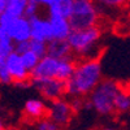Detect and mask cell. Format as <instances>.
Returning a JSON list of instances; mask_svg holds the SVG:
<instances>
[{
  "label": "cell",
  "instance_id": "44dd1931",
  "mask_svg": "<svg viewBox=\"0 0 130 130\" xmlns=\"http://www.w3.org/2000/svg\"><path fill=\"white\" fill-rule=\"evenodd\" d=\"M0 83L2 85H10L12 83V78H10V74L7 67V61L5 57L0 59Z\"/></svg>",
  "mask_w": 130,
  "mask_h": 130
},
{
  "label": "cell",
  "instance_id": "7c38bea8",
  "mask_svg": "<svg viewBox=\"0 0 130 130\" xmlns=\"http://www.w3.org/2000/svg\"><path fill=\"white\" fill-rule=\"evenodd\" d=\"M24 112L27 117L32 118V120H40L44 116H47L48 112V107L46 105L44 100L43 99H38V98H32V99H29L25 103L24 107Z\"/></svg>",
  "mask_w": 130,
  "mask_h": 130
},
{
  "label": "cell",
  "instance_id": "8fae6325",
  "mask_svg": "<svg viewBox=\"0 0 130 130\" xmlns=\"http://www.w3.org/2000/svg\"><path fill=\"white\" fill-rule=\"evenodd\" d=\"M50 24H51V31H52V40H67L69 37L72 26L69 24V20L65 17L59 16H48Z\"/></svg>",
  "mask_w": 130,
  "mask_h": 130
},
{
  "label": "cell",
  "instance_id": "6da1fadb",
  "mask_svg": "<svg viewBox=\"0 0 130 130\" xmlns=\"http://www.w3.org/2000/svg\"><path fill=\"white\" fill-rule=\"evenodd\" d=\"M103 68L99 57L77 60L74 70L65 81V95L83 99L103 79Z\"/></svg>",
  "mask_w": 130,
  "mask_h": 130
},
{
  "label": "cell",
  "instance_id": "52a82bcc",
  "mask_svg": "<svg viewBox=\"0 0 130 130\" xmlns=\"http://www.w3.org/2000/svg\"><path fill=\"white\" fill-rule=\"evenodd\" d=\"M30 85L34 87L43 99L56 100L65 95V82L56 78H30Z\"/></svg>",
  "mask_w": 130,
  "mask_h": 130
},
{
  "label": "cell",
  "instance_id": "d6986e66",
  "mask_svg": "<svg viewBox=\"0 0 130 130\" xmlns=\"http://www.w3.org/2000/svg\"><path fill=\"white\" fill-rule=\"evenodd\" d=\"M98 7L100 8V10H115L120 9L125 4H127L130 0H95Z\"/></svg>",
  "mask_w": 130,
  "mask_h": 130
},
{
  "label": "cell",
  "instance_id": "ac0fdd59",
  "mask_svg": "<svg viewBox=\"0 0 130 130\" xmlns=\"http://www.w3.org/2000/svg\"><path fill=\"white\" fill-rule=\"evenodd\" d=\"M20 55H21V59H22V61H24V64H25V67H26L27 70L31 73L32 69H34V68L37 67V64L39 62L40 57L37 55V53H34L32 51H30L29 48H27L26 51H24L22 53H20Z\"/></svg>",
  "mask_w": 130,
  "mask_h": 130
},
{
  "label": "cell",
  "instance_id": "7a4b0ae2",
  "mask_svg": "<svg viewBox=\"0 0 130 130\" xmlns=\"http://www.w3.org/2000/svg\"><path fill=\"white\" fill-rule=\"evenodd\" d=\"M103 30L100 25L85 29H72L67 42L75 60L99 57L102 52Z\"/></svg>",
  "mask_w": 130,
  "mask_h": 130
},
{
  "label": "cell",
  "instance_id": "2e32d148",
  "mask_svg": "<svg viewBox=\"0 0 130 130\" xmlns=\"http://www.w3.org/2000/svg\"><path fill=\"white\" fill-rule=\"evenodd\" d=\"M27 2L29 0H8V5H7V9L4 13L10 17L25 16Z\"/></svg>",
  "mask_w": 130,
  "mask_h": 130
},
{
  "label": "cell",
  "instance_id": "7402d4cb",
  "mask_svg": "<svg viewBox=\"0 0 130 130\" xmlns=\"http://www.w3.org/2000/svg\"><path fill=\"white\" fill-rule=\"evenodd\" d=\"M59 127L60 126H57L50 118H44V117L38 120V124H37V130H59Z\"/></svg>",
  "mask_w": 130,
  "mask_h": 130
},
{
  "label": "cell",
  "instance_id": "5bb4252c",
  "mask_svg": "<svg viewBox=\"0 0 130 130\" xmlns=\"http://www.w3.org/2000/svg\"><path fill=\"white\" fill-rule=\"evenodd\" d=\"M72 5H73V0H56L55 3L47 8V14L68 18L72 12Z\"/></svg>",
  "mask_w": 130,
  "mask_h": 130
},
{
  "label": "cell",
  "instance_id": "cb8c5ba5",
  "mask_svg": "<svg viewBox=\"0 0 130 130\" xmlns=\"http://www.w3.org/2000/svg\"><path fill=\"white\" fill-rule=\"evenodd\" d=\"M34 2L40 7V8H44V9H47L51 4H53L56 2V0H34Z\"/></svg>",
  "mask_w": 130,
  "mask_h": 130
},
{
  "label": "cell",
  "instance_id": "ba28073f",
  "mask_svg": "<svg viewBox=\"0 0 130 130\" xmlns=\"http://www.w3.org/2000/svg\"><path fill=\"white\" fill-rule=\"evenodd\" d=\"M5 61H7L10 78H12V83L20 86V87H25V86L30 85L29 82L31 78V73L25 67L20 53H17L16 51L10 52L5 57Z\"/></svg>",
  "mask_w": 130,
  "mask_h": 130
},
{
  "label": "cell",
  "instance_id": "277c9868",
  "mask_svg": "<svg viewBox=\"0 0 130 130\" xmlns=\"http://www.w3.org/2000/svg\"><path fill=\"white\" fill-rule=\"evenodd\" d=\"M75 62L77 60L73 56L57 59L44 55L40 57L37 67L32 69L31 78H56L65 82L72 75Z\"/></svg>",
  "mask_w": 130,
  "mask_h": 130
},
{
  "label": "cell",
  "instance_id": "d4e9b609",
  "mask_svg": "<svg viewBox=\"0 0 130 130\" xmlns=\"http://www.w3.org/2000/svg\"><path fill=\"white\" fill-rule=\"evenodd\" d=\"M7 5H8V0H0V16L5 12Z\"/></svg>",
  "mask_w": 130,
  "mask_h": 130
},
{
  "label": "cell",
  "instance_id": "3957f363",
  "mask_svg": "<svg viewBox=\"0 0 130 130\" xmlns=\"http://www.w3.org/2000/svg\"><path fill=\"white\" fill-rule=\"evenodd\" d=\"M121 89L118 82L111 78H103L87 96L90 109H94L102 116L112 115L115 112V98Z\"/></svg>",
  "mask_w": 130,
  "mask_h": 130
},
{
  "label": "cell",
  "instance_id": "5b68a950",
  "mask_svg": "<svg viewBox=\"0 0 130 130\" xmlns=\"http://www.w3.org/2000/svg\"><path fill=\"white\" fill-rule=\"evenodd\" d=\"M100 16L102 10L95 0H73L68 20L72 29H85L99 25Z\"/></svg>",
  "mask_w": 130,
  "mask_h": 130
},
{
  "label": "cell",
  "instance_id": "4fadbf2b",
  "mask_svg": "<svg viewBox=\"0 0 130 130\" xmlns=\"http://www.w3.org/2000/svg\"><path fill=\"white\" fill-rule=\"evenodd\" d=\"M47 55H50L52 57H57V59L73 56L67 40H51V42H48L47 43Z\"/></svg>",
  "mask_w": 130,
  "mask_h": 130
},
{
  "label": "cell",
  "instance_id": "e0dca14e",
  "mask_svg": "<svg viewBox=\"0 0 130 130\" xmlns=\"http://www.w3.org/2000/svg\"><path fill=\"white\" fill-rule=\"evenodd\" d=\"M113 105H115V112H118V113L129 112L130 111V94L125 91L124 89H121L115 98Z\"/></svg>",
  "mask_w": 130,
  "mask_h": 130
},
{
  "label": "cell",
  "instance_id": "8992f818",
  "mask_svg": "<svg viewBox=\"0 0 130 130\" xmlns=\"http://www.w3.org/2000/svg\"><path fill=\"white\" fill-rule=\"evenodd\" d=\"M0 25L5 27L9 38L13 40L14 44L21 42H26L31 38L30 20L26 16L10 17L3 13L0 16Z\"/></svg>",
  "mask_w": 130,
  "mask_h": 130
},
{
  "label": "cell",
  "instance_id": "9a60e30c",
  "mask_svg": "<svg viewBox=\"0 0 130 130\" xmlns=\"http://www.w3.org/2000/svg\"><path fill=\"white\" fill-rule=\"evenodd\" d=\"M14 51V43L9 38L4 26L0 25V59L7 57L10 52Z\"/></svg>",
  "mask_w": 130,
  "mask_h": 130
},
{
  "label": "cell",
  "instance_id": "484cf974",
  "mask_svg": "<svg viewBox=\"0 0 130 130\" xmlns=\"http://www.w3.org/2000/svg\"><path fill=\"white\" fill-rule=\"evenodd\" d=\"M0 130H4V125H3V121L0 120Z\"/></svg>",
  "mask_w": 130,
  "mask_h": 130
},
{
  "label": "cell",
  "instance_id": "603a6c76",
  "mask_svg": "<svg viewBox=\"0 0 130 130\" xmlns=\"http://www.w3.org/2000/svg\"><path fill=\"white\" fill-rule=\"evenodd\" d=\"M40 7L34 2V0H29L27 2V5H26V12H25V16L26 17H32L38 13H40Z\"/></svg>",
  "mask_w": 130,
  "mask_h": 130
},
{
  "label": "cell",
  "instance_id": "9c48e42d",
  "mask_svg": "<svg viewBox=\"0 0 130 130\" xmlns=\"http://www.w3.org/2000/svg\"><path fill=\"white\" fill-rule=\"evenodd\" d=\"M73 113H74V109L72 107V103L67 99H64V96H62L60 99L51 102V105L48 107L47 116L57 126H65L70 122Z\"/></svg>",
  "mask_w": 130,
  "mask_h": 130
},
{
  "label": "cell",
  "instance_id": "4316f807",
  "mask_svg": "<svg viewBox=\"0 0 130 130\" xmlns=\"http://www.w3.org/2000/svg\"><path fill=\"white\" fill-rule=\"evenodd\" d=\"M103 130H115L113 127H105V129H103Z\"/></svg>",
  "mask_w": 130,
  "mask_h": 130
},
{
  "label": "cell",
  "instance_id": "30bf717a",
  "mask_svg": "<svg viewBox=\"0 0 130 130\" xmlns=\"http://www.w3.org/2000/svg\"><path fill=\"white\" fill-rule=\"evenodd\" d=\"M30 20V29H31V39H37L42 42H51L52 40V31L51 24L47 14H35L29 17Z\"/></svg>",
  "mask_w": 130,
  "mask_h": 130
},
{
  "label": "cell",
  "instance_id": "ffe728a7",
  "mask_svg": "<svg viewBox=\"0 0 130 130\" xmlns=\"http://www.w3.org/2000/svg\"><path fill=\"white\" fill-rule=\"evenodd\" d=\"M27 44H29V50L32 51L34 53H37L39 57H43L44 55H47V43L46 42L30 38L29 42H27Z\"/></svg>",
  "mask_w": 130,
  "mask_h": 130
}]
</instances>
